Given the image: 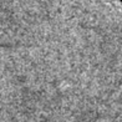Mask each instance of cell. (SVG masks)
<instances>
[{
	"mask_svg": "<svg viewBox=\"0 0 122 122\" xmlns=\"http://www.w3.org/2000/svg\"><path fill=\"white\" fill-rule=\"evenodd\" d=\"M102 1L122 14V0H102Z\"/></svg>",
	"mask_w": 122,
	"mask_h": 122,
	"instance_id": "cell-1",
	"label": "cell"
}]
</instances>
